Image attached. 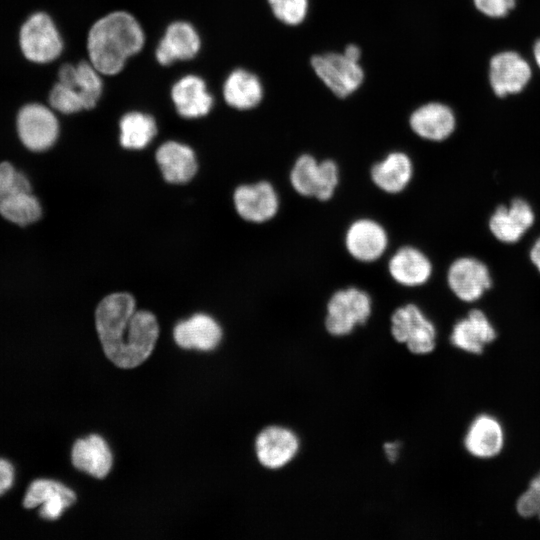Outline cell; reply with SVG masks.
I'll use <instances>...</instances> for the list:
<instances>
[{
	"instance_id": "obj_1",
	"label": "cell",
	"mask_w": 540,
	"mask_h": 540,
	"mask_svg": "<svg viewBox=\"0 0 540 540\" xmlns=\"http://www.w3.org/2000/svg\"><path fill=\"white\" fill-rule=\"evenodd\" d=\"M95 324L105 355L116 366L134 368L152 353L159 334L155 316L136 311L134 298L124 292L101 300Z\"/></svg>"
},
{
	"instance_id": "obj_2",
	"label": "cell",
	"mask_w": 540,
	"mask_h": 540,
	"mask_svg": "<svg viewBox=\"0 0 540 540\" xmlns=\"http://www.w3.org/2000/svg\"><path fill=\"white\" fill-rule=\"evenodd\" d=\"M138 21L125 11H115L97 20L87 37L90 63L102 74L120 72L126 60L144 45Z\"/></svg>"
},
{
	"instance_id": "obj_3",
	"label": "cell",
	"mask_w": 540,
	"mask_h": 540,
	"mask_svg": "<svg viewBox=\"0 0 540 540\" xmlns=\"http://www.w3.org/2000/svg\"><path fill=\"white\" fill-rule=\"evenodd\" d=\"M372 308V298L364 289L356 286L338 289L326 304L325 329L335 337L347 336L369 320Z\"/></svg>"
},
{
	"instance_id": "obj_4",
	"label": "cell",
	"mask_w": 540,
	"mask_h": 540,
	"mask_svg": "<svg viewBox=\"0 0 540 540\" xmlns=\"http://www.w3.org/2000/svg\"><path fill=\"white\" fill-rule=\"evenodd\" d=\"M18 45L27 61L47 64L61 55L64 44L50 15L36 11L21 23L18 30Z\"/></svg>"
},
{
	"instance_id": "obj_5",
	"label": "cell",
	"mask_w": 540,
	"mask_h": 540,
	"mask_svg": "<svg viewBox=\"0 0 540 540\" xmlns=\"http://www.w3.org/2000/svg\"><path fill=\"white\" fill-rule=\"evenodd\" d=\"M390 332L394 340L405 344L413 354H428L436 346L437 331L434 323L414 303L401 305L393 311Z\"/></svg>"
},
{
	"instance_id": "obj_6",
	"label": "cell",
	"mask_w": 540,
	"mask_h": 540,
	"mask_svg": "<svg viewBox=\"0 0 540 540\" xmlns=\"http://www.w3.org/2000/svg\"><path fill=\"white\" fill-rule=\"evenodd\" d=\"M15 126L20 142L33 152H43L51 148L60 131L53 109L39 102L22 105L17 111Z\"/></svg>"
},
{
	"instance_id": "obj_7",
	"label": "cell",
	"mask_w": 540,
	"mask_h": 540,
	"mask_svg": "<svg viewBox=\"0 0 540 540\" xmlns=\"http://www.w3.org/2000/svg\"><path fill=\"white\" fill-rule=\"evenodd\" d=\"M446 283L457 299L472 303L491 289L493 280L489 267L482 260L461 256L448 266Z\"/></svg>"
},
{
	"instance_id": "obj_8",
	"label": "cell",
	"mask_w": 540,
	"mask_h": 540,
	"mask_svg": "<svg viewBox=\"0 0 540 540\" xmlns=\"http://www.w3.org/2000/svg\"><path fill=\"white\" fill-rule=\"evenodd\" d=\"M311 66L322 82L340 98L355 92L364 80V72L359 63L349 59L344 53L314 55Z\"/></svg>"
},
{
	"instance_id": "obj_9",
	"label": "cell",
	"mask_w": 540,
	"mask_h": 540,
	"mask_svg": "<svg viewBox=\"0 0 540 540\" xmlns=\"http://www.w3.org/2000/svg\"><path fill=\"white\" fill-rule=\"evenodd\" d=\"M344 247L351 258L361 263H373L381 259L389 247L386 228L368 217L352 221L344 234Z\"/></svg>"
},
{
	"instance_id": "obj_10",
	"label": "cell",
	"mask_w": 540,
	"mask_h": 540,
	"mask_svg": "<svg viewBox=\"0 0 540 540\" xmlns=\"http://www.w3.org/2000/svg\"><path fill=\"white\" fill-rule=\"evenodd\" d=\"M532 205L524 198H513L508 205H498L488 219L491 235L500 243L516 244L535 223Z\"/></svg>"
},
{
	"instance_id": "obj_11",
	"label": "cell",
	"mask_w": 540,
	"mask_h": 540,
	"mask_svg": "<svg viewBox=\"0 0 540 540\" xmlns=\"http://www.w3.org/2000/svg\"><path fill=\"white\" fill-rule=\"evenodd\" d=\"M233 200L239 216L248 222L256 224L272 220L280 209L279 194L268 181H259L237 187Z\"/></svg>"
},
{
	"instance_id": "obj_12",
	"label": "cell",
	"mask_w": 540,
	"mask_h": 540,
	"mask_svg": "<svg viewBox=\"0 0 540 540\" xmlns=\"http://www.w3.org/2000/svg\"><path fill=\"white\" fill-rule=\"evenodd\" d=\"M300 440L297 434L284 426H269L256 438L255 451L260 464L268 469H280L298 454Z\"/></svg>"
},
{
	"instance_id": "obj_13",
	"label": "cell",
	"mask_w": 540,
	"mask_h": 540,
	"mask_svg": "<svg viewBox=\"0 0 540 540\" xmlns=\"http://www.w3.org/2000/svg\"><path fill=\"white\" fill-rule=\"evenodd\" d=\"M387 270L396 284L406 288H417L429 282L433 274V264L420 248L403 245L389 257Z\"/></svg>"
},
{
	"instance_id": "obj_14",
	"label": "cell",
	"mask_w": 540,
	"mask_h": 540,
	"mask_svg": "<svg viewBox=\"0 0 540 540\" xmlns=\"http://www.w3.org/2000/svg\"><path fill=\"white\" fill-rule=\"evenodd\" d=\"M531 68L518 53L505 51L490 60L489 80L498 97L521 92L531 78Z\"/></svg>"
},
{
	"instance_id": "obj_15",
	"label": "cell",
	"mask_w": 540,
	"mask_h": 540,
	"mask_svg": "<svg viewBox=\"0 0 540 540\" xmlns=\"http://www.w3.org/2000/svg\"><path fill=\"white\" fill-rule=\"evenodd\" d=\"M75 500L74 492L63 484L49 479H37L28 487L23 506L27 509L40 507L41 518L56 520Z\"/></svg>"
},
{
	"instance_id": "obj_16",
	"label": "cell",
	"mask_w": 540,
	"mask_h": 540,
	"mask_svg": "<svg viewBox=\"0 0 540 540\" xmlns=\"http://www.w3.org/2000/svg\"><path fill=\"white\" fill-rule=\"evenodd\" d=\"M414 171V163L407 153L392 151L372 165L370 179L380 191L397 195L410 185Z\"/></svg>"
},
{
	"instance_id": "obj_17",
	"label": "cell",
	"mask_w": 540,
	"mask_h": 540,
	"mask_svg": "<svg viewBox=\"0 0 540 540\" xmlns=\"http://www.w3.org/2000/svg\"><path fill=\"white\" fill-rule=\"evenodd\" d=\"M409 126L418 137L432 142H441L454 132L456 118L447 105L430 102L413 111L409 117Z\"/></svg>"
},
{
	"instance_id": "obj_18",
	"label": "cell",
	"mask_w": 540,
	"mask_h": 540,
	"mask_svg": "<svg viewBox=\"0 0 540 540\" xmlns=\"http://www.w3.org/2000/svg\"><path fill=\"white\" fill-rule=\"evenodd\" d=\"M200 38L194 27L184 21L168 26L156 48V59L161 65L177 60L192 59L200 49Z\"/></svg>"
},
{
	"instance_id": "obj_19",
	"label": "cell",
	"mask_w": 540,
	"mask_h": 540,
	"mask_svg": "<svg viewBox=\"0 0 540 540\" xmlns=\"http://www.w3.org/2000/svg\"><path fill=\"white\" fill-rule=\"evenodd\" d=\"M496 338V331L486 314L480 309H472L465 318L458 320L451 332V343L466 352L480 354L484 345Z\"/></svg>"
},
{
	"instance_id": "obj_20",
	"label": "cell",
	"mask_w": 540,
	"mask_h": 540,
	"mask_svg": "<svg viewBox=\"0 0 540 540\" xmlns=\"http://www.w3.org/2000/svg\"><path fill=\"white\" fill-rule=\"evenodd\" d=\"M175 342L184 349L209 351L220 342L222 330L209 315L195 314L179 322L173 330Z\"/></svg>"
},
{
	"instance_id": "obj_21",
	"label": "cell",
	"mask_w": 540,
	"mask_h": 540,
	"mask_svg": "<svg viewBox=\"0 0 540 540\" xmlns=\"http://www.w3.org/2000/svg\"><path fill=\"white\" fill-rule=\"evenodd\" d=\"M171 96L178 114L189 119L205 116L213 105L205 82L196 75L179 79L172 87Z\"/></svg>"
},
{
	"instance_id": "obj_22",
	"label": "cell",
	"mask_w": 540,
	"mask_h": 540,
	"mask_svg": "<svg viewBox=\"0 0 540 540\" xmlns=\"http://www.w3.org/2000/svg\"><path fill=\"white\" fill-rule=\"evenodd\" d=\"M156 161L165 180L173 184L188 182L197 171L194 151L176 141L163 143L156 152Z\"/></svg>"
},
{
	"instance_id": "obj_23",
	"label": "cell",
	"mask_w": 540,
	"mask_h": 540,
	"mask_svg": "<svg viewBox=\"0 0 540 540\" xmlns=\"http://www.w3.org/2000/svg\"><path fill=\"white\" fill-rule=\"evenodd\" d=\"M73 465L96 478H104L109 473L113 458L107 443L98 435L79 439L72 448Z\"/></svg>"
},
{
	"instance_id": "obj_24",
	"label": "cell",
	"mask_w": 540,
	"mask_h": 540,
	"mask_svg": "<svg viewBox=\"0 0 540 540\" xmlns=\"http://www.w3.org/2000/svg\"><path fill=\"white\" fill-rule=\"evenodd\" d=\"M468 452L479 458L497 455L503 446V430L490 415H480L471 424L464 440Z\"/></svg>"
},
{
	"instance_id": "obj_25",
	"label": "cell",
	"mask_w": 540,
	"mask_h": 540,
	"mask_svg": "<svg viewBox=\"0 0 540 540\" xmlns=\"http://www.w3.org/2000/svg\"><path fill=\"white\" fill-rule=\"evenodd\" d=\"M100 72L85 61L77 65L65 63L60 66L57 81L72 85L81 95L86 109H92L102 93Z\"/></svg>"
},
{
	"instance_id": "obj_26",
	"label": "cell",
	"mask_w": 540,
	"mask_h": 540,
	"mask_svg": "<svg viewBox=\"0 0 540 540\" xmlns=\"http://www.w3.org/2000/svg\"><path fill=\"white\" fill-rule=\"evenodd\" d=\"M226 103L239 110L256 107L262 100L263 88L259 78L244 69H236L227 77L223 86Z\"/></svg>"
},
{
	"instance_id": "obj_27",
	"label": "cell",
	"mask_w": 540,
	"mask_h": 540,
	"mask_svg": "<svg viewBox=\"0 0 540 540\" xmlns=\"http://www.w3.org/2000/svg\"><path fill=\"white\" fill-rule=\"evenodd\" d=\"M120 143L127 149H143L155 137L157 127L155 120L142 112H129L119 123Z\"/></svg>"
},
{
	"instance_id": "obj_28",
	"label": "cell",
	"mask_w": 540,
	"mask_h": 540,
	"mask_svg": "<svg viewBox=\"0 0 540 540\" xmlns=\"http://www.w3.org/2000/svg\"><path fill=\"white\" fill-rule=\"evenodd\" d=\"M1 216L11 223L27 226L39 220L42 207L31 191L13 194L0 202Z\"/></svg>"
},
{
	"instance_id": "obj_29",
	"label": "cell",
	"mask_w": 540,
	"mask_h": 540,
	"mask_svg": "<svg viewBox=\"0 0 540 540\" xmlns=\"http://www.w3.org/2000/svg\"><path fill=\"white\" fill-rule=\"evenodd\" d=\"M319 179L320 161L308 153L298 156L289 172L292 189L300 196L315 199Z\"/></svg>"
},
{
	"instance_id": "obj_30",
	"label": "cell",
	"mask_w": 540,
	"mask_h": 540,
	"mask_svg": "<svg viewBox=\"0 0 540 540\" xmlns=\"http://www.w3.org/2000/svg\"><path fill=\"white\" fill-rule=\"evenodd\" d=\"M49 106L62 114H73L86 110L78 91L69 84L57 81L48 94Z\"/></svg>"
},
{
	"instance_id": "obj_31",
	"label": "cell",
	"mask_w": 540,
	"mask_h": 540,
	"mask_svg": "<svg viewBox=\"0 0 540 540\" xmlns=\"http://www.w3.org/2000/svg\"><path fill=\"white\" fill-rule=\"evenodd\" d=\"M31 191L28 177L10 162L0 163V202L20 192Z\"/></svg>"
},
{
	"instance_id": "obj_32",
	"label": "cell",
	"mask_w": 540,
	"mask_h": 540,
	"mask_svg": "<svg viewBox=\"0 0 540 540\" xmlns=\"http://www.w3.org/2000/svg\"><path fill=\"white\" fill-rule=\"evenodd\" d=\"M274 16L287 25H298L306 17L308 0H268Z\"/></svg>"
},
{
	"instance_id": "obj_33",
	"label": "cell",
	"mask_w": 540,
	"mask_h": 540,
	"mask_svg": "<svg viewBox=\"0 0 540 540\" xmlns=\"http://www.w3.org/2000/svg\"><path fill=\"white\" fill-rule=\"evenodd\" d=\"M340 183V169L332 159L320 161V179L315 199L327 202L333 198Z\"/></svg>"
},
{
	"instance_id": "obj_34",
	"label": "cell",
	"mask_w": 540,
	"mask_h": 540,
	"mask_svg": "<svg viewBox=\"0 0 540 540\" xmlns=\"http://www.w3.org/2000/svg\"><path fill=\"white\" fill-rule=\"evenodd\" d=\"M517 510L521 516H537L540 519V473L531 481L528 489L519 497Z\"/></svg>"
},
{
	"instance_id": "obj_35",
	"label": "cell",
	"mask_w": 540,
	"mask_h": 540,
	"mask_svg": "<svg viewBox=\"0 0 540 540\" xmlns=\"http://www.w3.org/2000/svg\"><path fill=\"white\" fill-rule=\"evenodd\" d=\"M476 8L492 18L506 16L516 4V0H473Z\"/></svg>"
},
{
	"instance_id": "obj_36",
	"label": "cell",
	"mask_w": 540,
	"mask_h": 540,
	"mask_svg": "<svg viewBox=\"0 0 540 540\" xmlns=\"http://www.w3.org/2000/svg\"><path fill=\"white\" fill-rule=\"evenodd\" d=\"M14 482V468L10 462L0 459V496L6 493Z\"/></svg>"
},
{
	"instance_id": "obj_37",
	"label": "cell",
	"mask_w": 540,
	"mask_h": 540,
	"mask_svg": "<svg viewBox=\"0 0 540 540\" xmlns=\"http://www.w3.org/2000/svg\"><path fill=\"white\" fill-rule=\"evenodd\" d=\"M528 255L532 265L540 274V236L533 242Z\"/></svg>"
},
{
	"instance_id": "obj_38",
	"label": "cell",
	"mask_w": 540,
	"mask_h": 540,
	"mask_svg": "<svg viewBox=\"0 0 540 540\" xmlns=\"http://www.w3.org/2000/svg\"><path fill=\"white\" fill-rule=\"evenodd\" d=\"M400 446V443L396 441L389 442L384 445V452L390 462H394L398 459L400 453Z\"/></svg>"
},
{
	"instance_id": "obj_39",
	"label": "cell",
	"mask_w": 540,
	"mask_h": 540,
	"mask_svg": "<svg viewBox=\"0 0 540 540\" xmlns=\"http://www.w3.org/2000/svg\"><path fill=\"white\" fill-rule=\"evenodd\" d=\"M344 55L353 61H359L361 50L357 45L349 44L344 49Z\"/></svg>"
},
{
	"instance_id": "obj_40",
	"label": "cell",
	"mask_w": 540,
	"mask_h": 540,
	"mask_svg": "<svg viewBox=\"0 0 540 540\" xmlns=\"http://www.w3.org/2000/svg\"><path fill=\"white\" fill-rule=\"evenodd\" d=\"M534 58L537 65L540 67V39L537 40L533 47Z\"/></svg>"
}]
</instances>
